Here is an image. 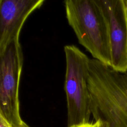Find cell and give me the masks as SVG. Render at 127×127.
Here are the masks:
<instances>
[{
  "mask_svg": "<svg viewBox=\"0 0 127 127\" xmlns=\"http://www.w3.org/2000/svg\"><path fill=\"white\" fill-rule=\"evenodd\" d=\"M66 17L79 44L93 59L111 65L107 22L97 0H66Z\"/></svg>",
  "mask_w": 127,
  "mask_h": 127,
  "instance_id": "cell-2",
  "label": "cell"
},
{
  "mask_svg": "<svg viewBox=\"0 0 127 127\" xmlns=\"http://www.w3.org/2000/svg\"><path fill=\"white\" fill-rule=\"evenodd\" d=\"M87 84L92 115L111 127H127V71L89 59Z\"/></svg>",
  "mask_w": 127,
  "mask_h": 127,
  "instance_id": "cell-1",
  "label": "cell"
},
{
  "mask_svg": "<svg viewBox=\"0 0 127 127\" xmlns=\"http://www.w3.org/2000/svg\"></svg>",
  "mask_w": 127,
  "mask_h": 127,
  "instance_id": "cell-10",
  "label": "cell"
},
{
  "mask_svg": "<svg viewBox=\"0 0 127 127\" xmlns=\"http://www.w3.org/2000/svg\"><path fill=\"white\" fill-rule=\"evenodd\" d=\"M44 2V0H0V55L11 42L19 39L26 19Z\"/></svg>",
  "mask_w": 127,
  "mask_h": 127,
  "instance_id": "cell-6",
  "label": "cell"
},
{
  "mask_svg": "<svg viewBox=\"0 0 127 127\" xmlns=\"http://www.w3.org/2000/svg\"><path fill=\"white\" fill-rule=\"evenodd\" d=\"M0 127H13L4 118L0 115Z\"/></svg>",
  "mask_w": 127,
  "mask_h": 127,
  "instance_id": "cell-8",
  "label": "cell"
},
{
  "mask_svg": "<svg viewBox=\"0 0 127 127\" xmlns=\"http://www.w3.org/2000/svg\"><path fill=\"white\" fill-rule=\"evenodd\" d=\"M70 127H111L110 124L106 121L102 119H98L95 121L94 123H87L79 125L72 126Z\"/></svg>",
  "mask_w": 127,
  "mask_h": 127,
  "instance_id": "cell-7",
  "label": "cell"
},
{
  "mask_svg": "<svg viewBox=\"0 0 127 127\" xmlns=\"http://www.w3.org/2000/svg\"><path fill=\"white\" fill-rule=\"evenodd\" d=\"M106 19L111 53L110 66L127 71V17L125 0H97Z\"/></svg>",
  "mask_w": 127,
  "mask_h": 127,
  "instance_id": "cell-5",
  "label": "cell"
},
{
  "mask_svg": "<svg viewBox=\"0 0 127 127\" xmlns=\"http://www.w3.org/2000/svg\"><path fill=\"white\" fill-rule=\"evenodd\" d=\"M19 127H29L25 123H24L23 121L22 122L21 124L20 125Z\"/></svg>",
  "mask_w": 127,
  "mask_h": 127,
  "instance_id": "cell-9",
  "label": "cell"
},
{
  "mask_svg": "<svg viewBox=\"0 0 127 127\" xmlns=\"http://www.w3.org/2000/svg\"><path fill=\"white\" fill-rule=\"evenodd\" d=\"M65 74L64 85L67 109V127L89 123L90 97L87 84L89 60L74 45L64 47Z\"/></svg>",
  "mask_w": 127,
  "mask_h": 127,
  "instance_id": "cell-3",
  "label": "cell"
},
{
  "mask_svg": "<svg viewBox=\"0 0 127 127\" xmlns=\"http://www.w3.org/2000/svg\"><path fill=\"white\" fill-rule=\"evenodd\" d=\"M126 4H127V0H126Z\"/></svg>",
  "mask_w": 127,
  "mask_h": 127,
  "instance_id": "cell-11",
  "label": "cell"
},
{
  "mask_svg": "<svg viewBox=\"0 0 127 127\" xmlns=\"http://www.w3.org/2000/svg\"><path fill=\"white\" fill-rule=\"evenodd\" d=\"M23 63V55L19 39H15L0 55V115L13 127H19L23 122L19 100Z\"/></svg>",
  "mask_w": 127,
  "mask_h": 127,
  "instance_id": "cell-4",
  "label": "cell"
}]
</instances>
